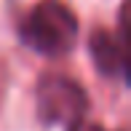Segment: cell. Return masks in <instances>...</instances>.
Instances as JSON below:
<instances>
[{
  "label": "cell",
  "instance_id": "cell-2",
  "mask_svg": "<svg viewBox=\"0 0 131 131\" xmlns=\"http://www.w3.org/2000/svg\"><path fill=\"white\" fill-rule=\"evenodd\" d=\"M35 102H38V115L46 123H72L83 121V112L88 110L86 91L75 83L72 78L64 75H46L38 83L35 91Z\"/></svg>",
  "mask_w": 131,
  "mask_h": 131
},
{
  "label": "cell",
  "instance_id": "cell-1",
  "mask_svg": "<svg viewBox=\"0 0 131 131\" xmlns=\"http://www.w3.org/2000/svg\"><path fill=\"white\" fill-rule=\"evenodd\" d=\"M21 40L43 56H62L78 40V19L59 0H43L27 14L19 29Z\"/></svg>",
  "mask_w": 131,
  "mask_h": 131
},
{
  "label": "cell",
  "instance_id": "cell-3",
  "mask_svg": "<svg viewBox=\"0 0 131 131\" xmlns=\"http://www.w3.org/2000/svg\"><path fill=\"white\" fill-rule=\"evenodd\" d=\"M91 56L96 70L107 78H126V43H123V11H121V32L112 35L107 29H96L91 35Z\"/></svg>",
  "mask_w": 131,
  "mask_h": 131
},
{
  "label": "cell",
  "instance_id": "cell-4",
  "mask_svg": "<svg viewBox=\"0 0 131 131\" xmlns=\"http://www.w3.org/2000/svg\"><path fill=\"white\" fill-rule=\"evenodd\" d=\"M67 131H107V128H102L99 123H88V121H78V123H72Z\"/></svg>",
  "mask_w": 131,
  "mask_h": 131
}]
</instances>
